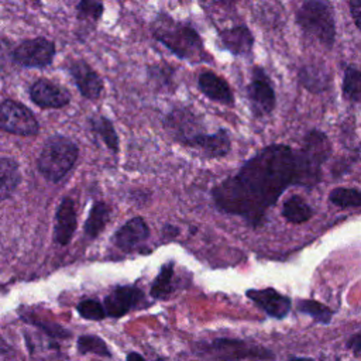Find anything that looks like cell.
<instances>
[{
  "label": "cell",
  "mask_w": 361,
  "mask_h": 361,
  "mask_svg": "<svg viewBox=\"0 0 361 361\" xmlns=\"http://www.w3.org/2000/svg\"><path fill=\"white\" fill-rule=\"evenodd\" d=\"M79 155L78 145L65 135L49 137L37 161L41 175L52 183L62 180L73 168Z\"/></svg>",
  "instance_id": "cell-3"
},
{
  "label": "cell",
  "mask_w": 361,
  "mask_h": 361,
  "mask_svg": "<svg viewBox=\"0 0 361 361\" xmlns=\"http://www.w3.org/2000/svg\"><path fill=\"white\" fill-rule=\"evenodd\" d=\"M251 111L257 117L269 114L275 107V92L265 71L255 66L251 73V80L247 87Z\"/></svg>",
  "instance_id": "cell-7"
},
{
  "label": "cell",
  "mask_w": 361,
  "mask_h": 361,
  "mask_svg": "<svg viewBox=\"0 0 361 361\" xmlns=\"http://www.w3.org/2000/svg\"><path fill=\"white\" fill-rule=\"evenodd\" d=\"M68 71L83 97L94 100L100 96L103 90V80L87 62L83 59L72 61L68 66Z\"/></svg>",
  "instance_id": "cell-10"
},
{
  "label": "cell",
  "mask_w": 361,
  "mask_h": 361,
  "mask_svg": "<svg viewBox=\"0 0 361 361\" xmlns=\"http://www.w3.org/2000/svg\"><path fill=\"white\" fill-rule=\"evenodd\" d=\"M347 348L353 350L354 354H361V331L353 334L348 340H347Z\"/></svg>",
  "instance_id": "cell-32"
},
{
  "label": "cell",
  "mask_w": 361,
  "mask_h": 361,
  "mask_svg": "<svg viewBox=\"0 0 361 361\" xmlns=\"http://www.w3.org/2000/svg\"><path fill=\"white\" fill-rule=\"evenodd\" d=\"M0 127L6 133L23 137L35 135L39 128L32 111L11 99H6L0 104Z\"/></svg>",
  "instance_id": "cell-5"
},
{
  "label": "cell",
  "mask_w": 361,
  "mask_h": 361,
  "mask_svg": "<svg viewBox=\"0 0 361 361\" xmlns=\"http://www.w3.org/2000/svg\"><path fill=\"white\" fill-rule=\"evenodd\" d=\"M55 56V44L44 37L30 38L18 44L13 51V59L25 68H45Z\"/></svg>",
  "instance_id": "cell-6"
},
{
  "label": "cell",
  "mask_w": 361,
  "mask_h": 361,
  "mask_svg": "<svg viewBox=\"0 0 361 361\" xmlns=\"http://www.w3.org/2000/svg\"><path fill=\"white\" fill-rule=\"evenodd\" d=\"M289 361H313L312 358H303V357H300V358H290Z\"/></svg>",
  "instance_id": "cell-35"
},
{
  "label": "cell",
  "mask_w": 361,
  "mask_h": 361,
  "mask_svg": "<svg viewBox=\"0 0 361 361\" xmlns=\"http://www.w3.org/2000/svg\"><path fill=\"white\" fill-rule=\"evenodd\" d=\"M127 361H145V360H144V357H142L141 354H138V353H130V354L127 355Z\"/></svg>",
  "instance_id": "cell-34"
},
{
  "label": "cell",
  "mask_w": 361,
  "mask_h": 361,
  "mask_svg": "<svg viewBox=\"0 0 361 361\" xmlns=\"http://www.w3.org/2000/svg\"><path fill=\"white\" fill-rule=\"evenodd\" d=\"M330 202L338 207H360L361 206V192L351 188H337L330 192Z\"/></svg>",
  "instance_id": "cell-26"
},
{
  "label": "cell",
  "mask_w": 361,
  "mask_h": 361,
  "mask_svg": "<svg viewBox=\"0 0 361 361\" xmlns=\"http://www.w3.org/2000/svg\"><path fill=\"white\" fill-rule=\"evenodd\" d=\"M322 164L303 148L295 151L288 145H268L213 189L214 204L258 226L288 186L316 185Z\"/></svg>",
  "instance_id": "cell-1"
},
{
  "label": "cell",
  "mask_w": 361,
  "mask_h": 361,
  "mask_svg": "<svg viewBox=\"0 0 361 361\" xmlns=\"http://www.w3.org/2000/svg\"><path fill=\"white\" fill-rule=\"evenodd\" d=\"M188 147L200 149L203 155L209 158H220L224 157L230 148H231V141L228 137V133L224 128H219V131L213 134H199L196 135Z\"/></svg>",
  "instance_id": "cell-15"
},
{
  "label": "cell",
  "mask_w": 361,
  "mask_h": 361,
  "mask_svg": "<svg viewBox=\"0 0 361 361\" xmlns=\"http://www.w3.org/2000/svg\"><path fill=\"white\" fill-rule=\"evenodd\" d=\"M298 310L302 313L309 314L313 320L322 324H329L333 319V312L326 305L313 300V299H303L298 302Z\"/></svg>",
  "instance_id": "cell-24"
},
{
  "label": "cell",
  "mask_w": 361,
  "mask_h": 361,
  "mask_svg": "<svg viewBox=\"0 0 361 361\" xmlns=\"http://www.w3.org/2000/svg\"><path fill=\"white\" fill-rule=\"evenodd\" d=\"M165 128L173 140L188 145L196 135L203 134L202 120L188 107L173 109L165 118Z\"/></svg>",
  "instance_id": "cell-8"
},
{
  "label": "cell",
  "mask_w": 361,
  "mask_h": 361,
  "mask_svg": "<svg viewBox=\"0 0 361 361\" xmlns=\"http://www.w3.org/2000/svg\"><path fill=\"white\" fill-rule=\"evenodd\" d=\"M172 276L173 264L168 262L161 268V272L154 279L151 285V296L155 299H166L172 292Z\"/></svg>",
  "instance_id": "cell-23"
},
{
  "label": "cell",
  "mask_w": 361,
  "mask_h": 361,
  "mask_svg": "<svg viewBox=\"0 0 361 361\" xmlns=\"http://www.w3.org/2000/svg\"><path fill=\"white\" fill-rule=\"evenodd\" d=\"M350 10L357 27L361 30V0H350Z\"/></svg>",
  "instance_id": "cell-31"
},
{
  "label": "cell",
  "mask_w": 361,
  "mask_h": 361,
  "mask_svg": "<svg viewBox=\"0 0 361 361\" xmlns=\"http://www.w3.org/2000/svg\"><path fill=\"white\" fill-rule=\"evenodd\" d=\"M299 79H300L302 85L312 92H320L322 89H324V86L327 83L326 73L313 65L302 68L300 73H299Z\"/></svg>",
  "instance_id": "cell-27"
},
{
  "label": "cell",
  "mask_w": 361,
  "mask_h": 361,
  "mask_svg": "<svg viewBox=\"0 0 361 361\" xmlns=\"http://www.w3.org/2000/svg\"><path fill=\"white\" fill-rule=\"evenodd\" d=\"M220 41L223 47L234 55H248L254 45V37L248 27L235 25L220 31Z\"/></svg>",
  "instance_id": "cell-18"
},
{
  "label": "cell",
  "mask_w": 361,
  "mask_h": 361,
  "mask_svg": "<svg viewBox=\"0 0 361 361\" xmlns=\"http://www.w3.org/2000/svg\"><path fill=\"white\" fill-rule=\"evenodd\" d=\"M76 309L79 314L87 320H102L106 316L104 306L94 299H85L79 302Z\"/></svg>",
  "instance_id": "cell-30"
},
{
  "label": "cell",
  "mask_w": 361,
  "mask_h": 361,
  "mask_svg": "<svg viewBox=\"0 0 361 361\" xmlns=\"http://www.w3.org/2000/svg\"><path fill=\"white\" fill-rule=\"evenodd\" d=\"M149 237V227L142 217L130 219L114 234V244L126 251L133 250Z\"/></svg>",
  "instance_id": "cell-16"
},
{
  "label": "cell",
  "mask_w": 361,
  "mask_h": 361,
  "mask_svg": "<svg viewBox=\"0 0 361 361\" xmlns=\"http://www.w3.org/2000/svg\"><path fill=\"white\" fill-rule=\"evenodd\" d=\"M110 217V207L104 202H96L93 203L90 213L87 216V220L85 223V234L90 238L97 237L104 226L107 224Z\"/></svg>",
  "instance_id": "cell-21"
},
{
  "label": "cell",
  "mask_w": 361,
  "mask_h": 361,
  "mask_svg": "<svg viewBox=\"0 0 361 361\" xmlns=\"http://www.w3.org/2000/svg\"><path fill=\"white\" fill-rule=\"evenodd\" d=\"M0 173H1L0 196L3 200H6L14 193V190L21 182V173H20L17 161L8 157H3L0 159Z\"/></svg>",
  "instance_id": "cell-19"
},
{
  "label": "cell",
  "mask_w": 361,
  "mask_h": 361,
  "mask_svg": "<svg viewBox=\"0 0 361 361\" xmlns=\"http://www.w3.org/2000/svg\"><path fill=\"white\" fill-rule=\"evenodd\" d=\"M207 351L216 354L220 360H235L243 357H262L269 358L272 353L267 351L261 347H252L241 340H230V338H217L209 347Z\"/></svg>",
  "instance_id": "cell-11"
},
{
  "label": "cell",
  "mask_w": 361,
  "mask_h": 361,
  "mask_svg": "<svg viewBox=\"0 0 361 361\" xmlns=\"http://www.w3.org/2000/svg\"><path fill=\"white\" fill-rule=\"evenodd\" d=\"M154 37L178 58L199 62L203 58V42L196 30L171 16L158 14L151 24Z\"/></svg>",
  "instance_id": "cell-2"
},
{
  "label": "cell",
  "mask_w": 361,
  "mask_h": 361,
  "mask_svg": "<svg viewBox=\"0 0 361 361\" xmlns=\"http://www.w3.org/2000/svg\"><path fill=\"white\" fill-rule=\"evenodd\" d=\"M210 1H213L216 4H220L221 7H233L234 3H235V0H210Z\"/></svg>",
  "instance_id": "cell-33"
},
{
  "label": "cell",
  "mask_w": 361,
  "mask_h": 361,
  "mask_svg": "<svg viewBox=\"0 0 361 361\" xmlns=\"http://www.w3.org/2000/svg\"><path fill=\"white\" fill-rule=\"evenodd\" d=\"M78 18L87 23H97L103 14V0H79Z\"/></svg>",
  "instance_id": "cell-29"
},
{
  "label": "cell",
  "mask_w": 361,
  "mask_h": 361,
  "mask_svg": "<svg viewBox=\"0 0 361 361\" xmlns=\"http://www.w3.org/2000/svg\"><path fill=\"white\" fill-rule=\"evenodd\" d=\"M142 298V292L135 286H117L103 302L106 314L111 317H121L130 312Z\"/></svg>",
  "instance_id": "cell-12"
},
{
  "label": "cell",
  "mask_w": 361,
  "mask_h": 361,
  "mask_svg": "<svg viewBox=\"0 0 361 361\" xmlns=\"http://www.w3.org/2000/svg\"><path fill=\"white\" fill-rule=\"evenodd\" d=\"M76 210L75 203L71 197H63L55 213V227L54 240L59 245H66L71 243L72 235L76 230Z\"/></svg>",
  "instance_id": "cell-13"
},
{
  "label": "cell",
  "mask_w": 361,
  "mask_h": 361,
  "mask_svg": "<svg viewBox=\"0 0 361 361\" xmlns=\"http://www.w3.org/2000/svg\"><path fill=\"white\" fill-rule=\"evenodd\" d=\"M89 124H90L92 131L96 133L102 138V141L106 144V147L110 151H113V152L118 151V137L114 130V126L111 124V121L107 117L100 116V114L92 116L89 118Z\"/></svg>",
  "instance_id": "cell-20"
},
{
  "label": "cell",
  "mask_w": 361,
  "mask_h": 361,
  "mask_svg": "<svg viewBox=\"0 0 361 361\" xmlns=\"http://www.w3.org/2000/svg\"><path fill=\"white\" fill-rule=\"evenodd\" d=\"M247 296L255 302L261 309L267 312V314L282 319L290 310V299L278 293L272 288L267 289H250L247 290Z\"/></svg>",
  "instance_id": "cell-14"
},
{
  "label": "cell",
  "mask_w": 361,
  "mask_h": 361,
  "mask_svg": "<svg viewBox=\"0 0 361 361\" xmlns=\"http://www.w3.org/2000/svg\"><path fill=\"white\" fill-rule=\"evenodd\" d=\"M300 28L322 44L330 47L334 41V18L329 3L324 0L305 1L296 14Z\"/></svg>",
  "instance_id": "cell-4"
},
{
  "label": "cell",
  "mask_w": 361,
  "mask_h": 361,
  "mask_svg": "<svg viewBox=\"0 0 361 361\" xmlns=\"http://www.w3.org/2000/svg\"><path fill=\"white\" fill-rule=\"evenodd\" d=\"M197 86L204 96H207L214 102H219L223 104H233L234 102L233 92L228 83L213 71H209V69L203 71L199 75Z\"/></svg>",
  "instance_id": "cell-17"
},
{
  "label": "cell",
  "mask_w": 361,
  "mask_h": 361,
  "mask_svg": "<svg viewBox=\"0 0 361 361\" xmlns=\"http://www.w3.org/2000/svg\"><path fill=\"white\" fill-rule=\"evenodd\" d=\"M312 214L313 212L310 206L300 196H290L288 200H285L282 206V216L293 224L307 221L312 217Z\"/></svg>",
  "instance_id": "cell-22"
},
{
  "label": "cell",
  "mask_w": 361,
  "mask_h": 361,
  "mask_svg": "<svg viewBox=\"0 0 361 361\" xmlns=\"http://www.w3.org/2000/svg\"><path fill=\"white\" fill-rule=\"evenodd\" d=\"M78 351L80 354H86V353H93L102 357H110V351L107 344L97 336H92V334H85L80 336L78 340Z\"/></svg>",
  "instance_id": "cell-28"
},
{
  "label": "cell",
  "mask_w": 361,
  "mask_h": 361,
  "mask_svg": "<svg viewBox=\"0 0 361 361\" xmlns=\"http://www.w3.org/2000/svg\"><path fill=\"white\" fill-rule=\"evenodd\" d=\"M30 97L41 109H61L71 100L69 93L49 79L35 80L30 87Z\"/></svg>",
  "instance_id": "cell-9"
},
{
  "label": "cell",
  "mask_w": 361,
  "mask_h": 361,
  "mask_svg": "<svg viewBox=\"0 0 361 361\" xmlns=\"http://www.w3.org/2000/svg\"><path fill=\"white\" fill-rule=\"evenodd\" d=\"M343 93L345 99L361 103V66H350L345 71Z\"/></svg>",
  "instance_id": "cell-25"
}]
</instances>
